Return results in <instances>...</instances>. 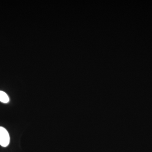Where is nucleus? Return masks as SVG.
I'll return each mask as SVG.
<instances>
[{
  "mask_svg": "<svg viewBox=\"0 0 152 152\" xmlns=\"http://www.w3.org/2000/svg\"><path fill=\"white\" fill-rule=\"evenodd\" d=\"M10 142L8 132L3 127L0 126V145L3 147L8 146Z\"/></svg>",
  "mask_w": 152,
  "mask_h": 152,
  "instance_id": "obj_1",
  "label": "nucleus"
},
{
  "mask_svg": "<svg viewBox=\"0 0 152 152\" xmlns=\"http://www.w3.org/2000/svg\"><path fill=\"white\" fill-rule=\"evenodd\" d=\"M10 101L8 96L4 92L0 91V102L4 103H7Z\"/></svg>",
  "mask_w": 152,
  "mask_h": 152,
  "instance_id": "obj_2",
  "label": "nucleus"
}]
</instances>
